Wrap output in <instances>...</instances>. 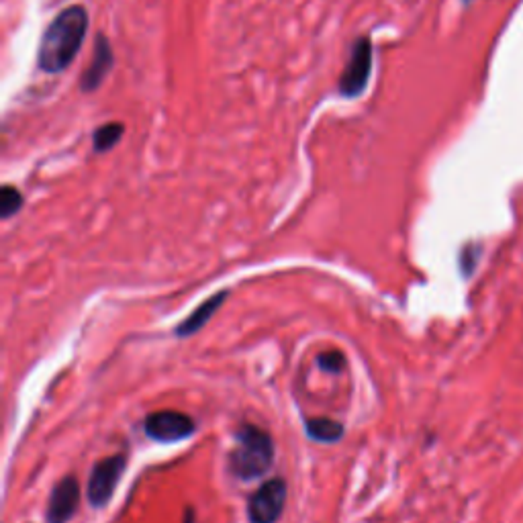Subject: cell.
Masks as SVG:
<instances>
[{"label": "cell", "instance_id": "obj_13", "mask_svg": "<svg viewBox=\"0 0 523 523\" xmlns=\"http://www.w3.org/2000/svg\"><path fill=\"white\" fill-rule=\"evenodd\" d=\"M317 364L325 370V372H331V374H340L344 370V364H346V358L340 354V352H325L317 358Z\"/></svg>", "mask_w": 523, "mask_h": 523}, {"label": "cell", "instance_id": "obj_9", "mask_svg": "<svg viewBox=\"0 0 523 523\" xmlns=\"http://www.w3.org/2000/svg\"><path fill=\"white\" fill-rule=\"evenodd\" d=\"M225 299H227V291H221V293L213 295L211 299H207L205 303H201L193 313H190V315L176 327L178 338L195 336L197 331H201V329L213 319V315L221 309V305H223Z\"/></svg>", "mask_w": 523, "mask_h": 523}, {"label": "cell", "instance_id": "obj_10", "mask_svg": "<svg viewBox=\"0 0 523 523\" xmlns=\"http://www.w3.org/2000/svg\"><path fill=\"white\" fill-rule=\"evenodd\" d=\"M305 432L319 444H336L344 438V425L331 417H315L305 423Z\"/></svg>", "mask_w": 523, "mask_h": 523}, {"label": "cell", "instance_id": "obj_7", "mask_svg": "<svg viewBox=\"0 0 523 523\" xmlns=\"http://www.w3.org/2000/svg\"><path fill=\"white\" fill-rule=\"evenodd\" d=\"M80 505V485L74 477L62 479L52 495L50 505H47V523H68Z\"/></svg>", "mask_w": 523, "mask_h": 523}, {"label": "cell", "instance_id": "obj_6", "mask_svg": "<svg viewBox=\"0 0 523 523\" xmlns=\"http://www.w3.org/2000/svg\"><path fill=\"white\" fill-rule=\"evenodd\" d=\"M287 483L284 479L266 481L250 499L248 515L252 523H276L287 505Z\"/></svg>", "mask_w": 523, "mask_h": 523}, {"label": "cell", "instance_id": "obj_11", "mask_svg": "<svg viewBox=\"0 0 523 523\" xmlns=\"http://www.w3.org/2000/svg\"><path fill=\"white\" fill-rule=\"evenodd\" d=\"M123 133H125V127H123V123H105V125H101L97 131H94V135H92V148H94V152H109V150H113L117 144H119V141H121V137H123Z\"/></svg>", "mask_w": 523, "mask_h": 523}, {"label": "cell", "instance_id": "obj_2", "mask_svg": "<svg viewBox=\"0 0 523 523\" xmlns=\"http://www.w3.org/2000/svg\"><path fill=\"white\" fill-rule=\"evenodd\" d=\"M274 462V442L262 427L244 423L235 432V448L229 454V470L235 479H262Z\"/></svg>", "mask_w": 523, "mask_h": 523}, {"label": "cell", "instance_id": "obj_3", "mask_svg": "<svg viewBox=\"0 0 523 523\" xmlns=\"http://www.w3.org/2000/svg\"><path fill=\"white\" fill-rule=\"evenodd\" d=\"M125 468H127L125 454H113L94 464L86 487V497L92 507H105L111 501Z\"/></svg>", "mask_w": 523, "mask_h": 523}, {"label": "cell", "instance_id": "obj_4", "mask_svg": "<svg viewBox=\"0 0 523 523\" xmlns=\"http://www.w3.org/2000/svg\"><path fill=\"white\" fill-rule=\"evenodd\" d=\"M372 74V41L370 37L356 39L346 70L340 76V92L346 99H356L366 90Z\"/></svg>", "mask_w": 523, "mask_h": 523}, {"label": "cell", "instance_id": "obj_5", "mask_svg": "<svg viewBox=\"0 0 523 523\" xmlns=\"http://www.w3.org/2000/svg\"><path fill=\"white\" fill-rule=\"evenodd\" d=\"M144 430H146L148 438H152L156 442L172 444V442H180V440L193 436L197 430V423L186 413L166 409V411H156V413L148 415Z\"/></svg>", "mask_w": 523, "mask_h": 523}, {"label": "cell", "instance_id": "obj_14", "mask_svg": "<svg viewBox=\"0 0 523 523\" xmlns=\"http://www.w3.org/2000/svg\"><path fill=\"white\" fill-rule=\"evenodd\" d=\"M464 3H470V0H464Z\"/></svg>", "mask_w": 523, "mask_h": 523}, {"label": "cell", "instance_id": "obj_12", "mask_svg": "<svg viewBox=\"0 0 523 523\" xmlns=\"http://www.w3.org/2000/svg\"><path fill=\"white\" fill-rule=\"evenodd\" d=\"M21 207H23V195L17 186L5 184L0 188V217L11 219L21 211Z\"/></svg>", "mask_w": 523, "mask_h": 523}, {"label": "cell", "instance_id": "obj_8", "mask_svg": "<svg viewBox=\"0 0 523 523\" xmlns=\"http://www.w3.org/2000/svg\"><path fill=\"white\" fill-rule=\"evenodd\" d=\"M115 64V56L111 50V41L107 35L99 33L97 41H94V52H92V60L86 68V72L80 78V86L84 92H92L97 90L103 80L107 78V74L113 70Z\"/></svg>", "mask_w": 523, "mask_h": 523}, {"label": "cell", "instance_id": "obj_1", "mask_svg": "<svg viewBox=\"0 0 523 523\" xmlns=\"http://www.w3.org/2000/svg\"><path fill=\"white\" fill-rule=\"evenodd\" d=\"M88 27V11L82 5H72L60 11L41 37L37 52L39 70L47 74L64 72L76 60Z\"/></svg>", "mask_w": 523, "mask_h": 523}]
</instances>
